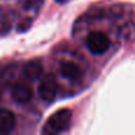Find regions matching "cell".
<instances>
[{"label":"cell","mask_w":135,"mask_h":135,"mask_svg":"<svg viewBox=\"0 0 135 135\" xmlns=\"http://www.w3.org/2000/svg\"><path fill=\"white\" fill-rule=\"evenodd\" d=\"M72 113L69 109H61L56 112L49 119L45 128L43 129V133H62V132L66 131L69 127L70 122H71Z\"/></svg>","instance_id":"6da1fadb"},{"label":"cell","mask_w":135,"mask_h":135,"mask_svg":"<svg viewBox=\"0 0 135 135\" xmlns=\"http://www.w3.org/2000/svg\"><path fill=\"white\" fill-rule=\"evenodd\" d=\"M86 46L89 51L94 55H103L108 51L110 46V40L108 36L103 32H91L86 38Z\"/></svg>","instance_id":"7a4b0ae2"},{"label":"cell","mask_w":135,"mask_h":135,"mask_svg":"<svg viewBox=\"0 0 135 135\" xmlns=\"http://www.w3.org/2000/svg\"><path fill=\"white\" fill-rule=\"evenodd\" d=\"M38 94L45 102H52L57 95V83L52 76H46L40 82Z\"/></svg>","instance_id":"3957f363"},{"label":"cell","mask_w":135,"mask_h":135,"mask_svg":"<svg viewBox=\"0 0 135 135\" xmlns=\"http://www.w3.org/2000/svg\"><path fill=\"white\" fill-rule=\"evenodd\" d=\"M32 89L28 84L23 83V82H17L12 86V97L17 103H27L32 100Z\"/></svg>","instance_id":"277c9868"},{"label":"cell","mask_w":135,"mask_h":135,"mask_svg":"<svg viewBox=\"0 0 135 135\" xmlns=\"http://www.w3.org/2000/svg\"><path fill=\"white\" fill-rule=\"evenodd\" d=\"M17 120L14 114L8 109L0 108V133L7 134L16 127Z\"/></svg>","instance_id":"5b68a950"},{"label":"cell","mask_w":135,"mask_h":135,"mask_svg":"<svg viewBox=\"0 0 135 135\" xmlns=\"http://www.w3.org/2000/svg\"><path fill=\"white\" fill-rule=\"evenodd\" d=\"M61 72L65 78L70 79V81H79L83 76L81 68L77 65L74 62H64L61 65Z\"/></svg>","instance_id":"8992f818"},{"label":"cell","mask_w":135,"mask_h":135,"mask_svg":"<svg viewBox=\"0 0 135 135\" xmlns=\"http://www.w3.org/2000/svg\"><path fill=\"white\" fill-rule=\"evenodd\" d=\"M23 74L27 79L36 81V79H38L40 76H42L43 66H42V64L37 61L27 62L23 68Z\"/></svg>","instance_id":"52a82bcc"},{"label":"cell","mask_w":135,"mask_h":135,"mask_svg":"<svg viewBox=\"0 0 135 135\" xmlns=\"http://www.w3.org/2000/svg\"><path fill=\"white\" fill-rule=\"evenodd\" d=\"M30 26H31V19L26 18V19H24V21H20V24L18 25V31L19 32H24V31H26Z\"/></svg>","instance_id":"ba28073f"},{"label":"cell","mask_w":135,"mask_h":135,"mask_svg":"<svg viewBox=\"0 0 135 135\" xmlns=\"http://www.w3.org/2000/svg\"><path fill=\"white\" fill-rule=\"evenodd\" d=\"M40 2H42V0H26L25 1V8H27V9L37 8V7L39 6Z\"/></svg>","instance_id":"9c48e42d"},{"label":"cell","mask_w":135,"mask_h":135,"mask_svg":"<svg viewBox=\"0 0 135 135\" xmlns=\"http://www.w3.org/2000/svg\"><path fill=\"white\" fill-rule=\"evenodd\" d=\"M2 97V90H1V86H0V98Z\"/></svg>","instance_id":"30bf717a"},{"label":"cell","mask_w":135,"mask_h":135,"mask_svg":"<svg viewBox=\"0 0 135 135\" xmlns=\"http://www.w3.org/2000/svg\"><path fill=\"white\" fill-rule=\"evenodd\" d=\"M56 1H58V2H64V1H66V0H56Z\"/></svg>","instance_id":"8fae6325"}]
</instances>
